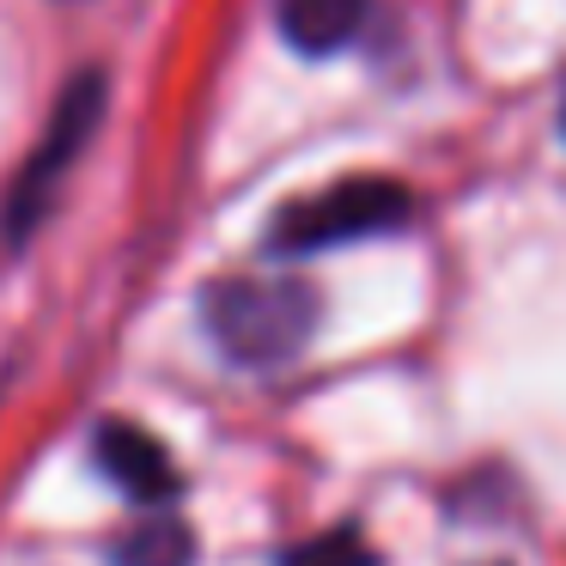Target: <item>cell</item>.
I'll return each instance as SVG.
<instances>
[{"instance_id":"cell-7","label":"cell","mask_w":566,"mask_h":566,"mask_svg":"<svg viewBox=\"0 0 566 566\" xmlns=\"http://www.w3.org/2000/svg\"><path fill=\"white\" fill-rule=\"evenodd\" d=\"M281 566H378V560H371L359 530H329V536H311L298 548H286Z\"/></svg>"},{"instance_id":"cell-2","label":"cell","mask_w":566,"mask_h":566,"mask_svg":"<svg viewBox=\"0 0 566 566\" xmlns=\"http://www.w3.org/2000/svg\"><path fill=\"white\" fill-rule=\"evenodd\" d=\"M402 220H408L402 184H390V177H347V184H329L323 196H305L274 213L269 250L274 256H317V250L354 244V238H378Z\"/></svg>"},{"instance_id":"cell-5","label":"cell","mask_w":566,"mask_h":566,"mask_svg":"<svg viewBox=\"0 0 566 566\" xmlns=\"http://www.w3.org/2000/svg\"><path fill=\"white\" fill-rule=\"evenodd\" d=\"M274 19H281V38L293 43L298 55H335L359 38L366 0H281Z\"/></svg>"},{"instance_id":"cell-3","label":"cell","mask_w":566,"mask_h":566,"mask_svg":"<svg viewBox=\"0 0 566 566\" xmlns=\"http://www.w3.org/2000/svg\"><path fill=\"white\" fill-rule=\"evenodd\" d=\"M104 116V74H80L74 86L55 98V116H50V135L38 140V153L25 159V171L13 177V189H7V208H0V232L13 238H31V226L50 213L55 201V184L67 177V165L80 159V147L92 140V128H98Z\"/></svg>"},{"instance_id":"cell-6","label":"cell","mask_w":566,"mask_h":566,"mask_svg":"<svg viewBox=\"0 0 566 566\" xmlns=\"http://www.w3.org/2000/svg\"><path fill=\"white\" fill-rule=\"evenodd\" d=\"M111 560L116 566H189L196 560V536H189V524L171 505H159V512H147L135 530L116 536Z\"/></svg>"},{"instance_id":"cell-1","label":"cell","mask_w":566,"mask_h":566,"mask_svg":"<svg viewBox=\"0 0 566 566\" xmlns=\"http://www.w3.org/2000/svg\"><path fill=\"white\" fill-rule=\"evenodd\" d=\"M201 323L232 366H281L317 329V293L305 281L232 274L201 293Z\"/></svg>"},{"instance_id":"cell-4","label":"cell","mask_w":566,"mask_h":566,"mask_svg":"<svg viewBox=\"0 0 566 566\" xmlns=\"http://www.w3.org/2000/svg\"><path fill=\"white\" fill-rule=\"evenodd\" d=\"M98 469L128 493V500L147 505V512H159V505H171L177 493H184V475H177L171 451H165L153 432H140L135 420L98 427Z\"/></svg>"}]
</instances>
